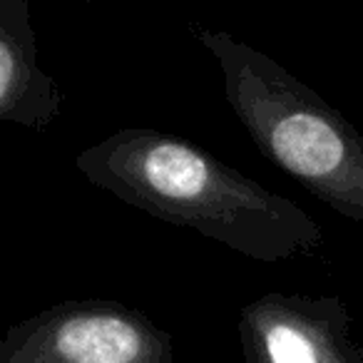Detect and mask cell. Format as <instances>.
Returning <instances> with one entry per match:
<instances>
[{
	"instance_id": "cell-1",
	"label": "cell",
	"mask_w": 363,
	"mask_h": 363,
	"mask_svg": "<svg viewBox=\"0 0 363 363\" xmlns=\"http://www.w3.org/2000/svg\"><path fill=\"white\" fill-rule=\"evenodd\" d=\"M75 167L90 184L254 262L313 257L323 229L306 209L169 132L125 127L85 147Z\"/></svg>"
},
{
	"instance_id": "cell-4",
	"label": "cell",
	"mask_w": 363,
	"mask_h": 363,
	"mask_svg": "<svg viewBox=\"0 0 363 363\" xmlns=\"http://www.w3.org/2000/svg\"><path fill=\"white\" fill-rule=\"evenodd\" d=\"M338 296L269 291L239 308L244 363H363Z\"/></svg>"
},
{
	"instance_id": "cell-3",
	"label": "cell",
	"mask_w": 363,
	"mask_h": 363,
	"mask_svg": "<svg viewBox=\"0 0 363 363\" xmlns=\"http://www.w3.org/2000/svg\"><path fill=\"white\" fill-rule=\"evenodd\" d=\"M0 363H177L169 331L115 298H70L13 323Z\"/></svg>"
},
{
	"instance_id": "cell-2",
	"label": "cell",
	"mask_w": 363,
	"mask_h": 363,
	"mask_svg": "<svg viewBox=\"0 0 363 363\" xmlns=\"http://www.w3.org/2000/svg\"><path fill=\"white\" fill-rule=\"evenodd\" d=\"M222 72L224 97L274 167L336 214L363 224V135L267 52L227 30L194 26Z\"/></svg>"
},
{
	"instance_id": "cell-5",
	"label": "cell",
	"mask_w": 363,
	"mask_h": 363,
	"mask_svg": "<svg viewBox=\"0 0 363 363\" xmlns=\"http://www.w3.org/2000/svg\"><path fill=\"white\" fill-rule=\"evenodd\" d=\"M60 82L38 55L28 0H0V120L43 132L62 112Z\"/></svg>"
}]
</instances>
